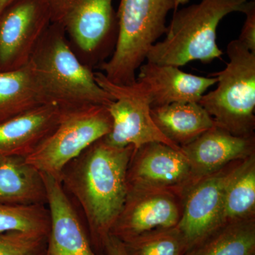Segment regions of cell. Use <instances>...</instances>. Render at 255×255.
<instances>
[{
  "mask_svg": "<svg viewBox=\"0 0 255 255\" xmlns=\"http://www.w3.org/2000/svg\"><path fill=\"white\" fill-rule=\"evenodd\" d=\"M134 151L132 145L117 147L102 137L69 162L60 173L63 189L81 210L96 253H102L123 209Z\"/></svg>",
  "mask_w": 255,
  "mask_h": 255,
  "instance_id": "1",
  "label": "cell"
},
{
  "mask_svg": "<svg viewBox=\"0 0 255 255\" xmlns=\"http://www.w3.org/2000/svg\"><path fill=\"white\" fill-rule=\"evenodd\" d=\"M47 103L61 110L109 106L113 98L97 84L92 68L82 63L65 31L51 23L28 62Z\"/></svg>",
  "mask_w": 255,
  "mask_h": 255,
  "instance_id": "2",
  "label": "cell"
},
{
  "mask_svg": "<svg viewBox=\"0 0 255 255\" xmlns=\"http://www.w3.org/2000/svg\"><path fill=\"white\" fill-rule=\"evenodd\" d=\"M248 0H201L174 11L164 38L149 50L146 61L180 67L195 60L210 63L223 51L216 42L220 22L241 11Z\"/></svg>",
  "mask_w": 255,
  "mask_h": 255,
  "instance_id": "3",
  "label": "cell"
},
{
  "mask_svg": "<svg viewBox=\"0 0 255 255\" xmlns=\"http://www.w3.org/2000/svg\"><path fill=\"white\" fill-rule=\"evenodd\" d=\"M171 10L174 11V0H121L115 48L99 66L109 80L117 85L136 81L149 50L165 33Z\"/></svg>",
  "mask_w": 255,
  "mask_h": 255,
  "instance_id": "4",
  "label": "cell"
},
{
  "mask_svg": "<svg viewBox=\"0 0 255 255\" xmlns=\"http://www.w3.org/2000/svg\"><path fill=\"white\" fill-rule=\"evenodd\" d=\"M226 68L211 74L217 87L204 94L199 103L217 127L238 136L255 135V53L238 39L227 46Z\"/></svg>",
  "mask_w": 255,
  "mask_h": 255,
  "instance_id": "5",
  "label": "cell"
},
{
  "mask_svg": "<svg viewBox=\"0 0 255 255\" xmlns=\"http://www.w3.org/2000/svg\"><path fill=\"white\" fill-rule=\"evenodd\" d=\"M108 107L91 105L61 110L58 126L49 136L25 159L40 172L59 180L69 162L112 130Z\"/></svg>",
  "mask_w": 255,
  "mask_h": 255,
  "instance_id": "6",
  "label": "cell"
},
{
  "mask_svg": "<svg viewBox=\"0 0 255 255\" xmlns=\"http://www.w3.org/2000/svg\"><path fill=\"white\" fill-rule=\"evenodd\" d=\"M51 22L65 31L69 41L92 68L112 55L118 35L112 0H49Z\"/></svg>",
  "mask_w": 255,
  "mask_h": 255,
  "instance_id": "7",
  "label": "cell"
},
{
  "mask_svg": "<svg viewBox=\"0 0 255 255\" xmlns=\"http://www.w3.org/2000/svg\"><path fill=\"white\" fill-rule=\"evenodd\" d=\"M95 76L97 84L114 100L108 107L112 128L110 133L104 137L107 142L119 147L132 145L135 150L145 144L160 142L182 150L160 131L152 120L150 97L141 82L117 85L101 71L95 72Z\"/></svg>",
  "mask_w": 255,
  "mask_h": 255,
  "instance_id": "8",
  "label": "cell"
},
{
  "mask_svg": "<svg viewBox=\"0 0 255 255\" xmlns=\"http://www.w3.org/2000/svg\"><path fill=\"white\" fill-rule=\"evenodd\" d=\"M49 0H14L0 14V72L27 65L51 24Z\"/></svg>",
  "mask_w": 255,
  "mask_h": 255,
  "instance_id": "9",
  "label": "cell"
},
{
  "mask_svg": "<svg viewBox=\"0 0 255 255\" xmlns=\"http://www.w3.org/2000/svg\"><path fill=\"white\" fill-rule=\"evenodd\" d=\"M197 180L182 151L160 142L134 151L128 168V189L171 191L184 196Z\"/></svg>",
  "mask_w": 255,
  "mask_h": 255,
  "instance_id": "10",
  "label": "cell"
},
{
  "mask_svg": "<svg viewBox=\"0 0 255 255\" xmlns=\"http://www.w3.org/2000/svg\"><path fill=\"white\" fill-rule=\"evenodd\" d=\"M241 160L200 178L184 194L182 217L177 228L185 241L187 252L223 226L225 189Z\"/></svg>",
  "mask_w": 255,
  "mask_h": 255,
  "instance_id": "11",
  "label": "cell"
},
{
  "mask_svg": "<svg viewBox=\"0 0 255 255\" xmlns=\"http://www.w3.org/2000/svg\"><path fill=\"white\" fill-rule=\"evenodd\" d=\"M183 199L184 196L171 191L128 189L110 235L125 242L155 230L177 227Z\"/></svg>",
  "mask_w": 255,
  "mask_h": 255,
  "instance_id": "12",
  "label": "cell"
},
{
  "mask_svg": "<svg viewBox=\"0 0 255 255\" xmlns=\"http://www.w3.org/2000/svg\"><path fill=\"white\" fill-rule=\"evenodd\" d=\"M50 212V231L45 255H98L81 216L61 182L41 172Z\"/></svg>",
  "mask_w": 255,
  "mask_h": 255,
  "instance_id": "13",
  "label": "cell"
},
{
  "mask_svg": "<svg viewBox=\"0 0 255 255\" xmlns=\"http://www.w3.org/2000/svg\"><path fill=\"white\" fill-rule=\"evenodd\" d=\"M198 179L255 154V136H238L215 126L181 147Z\"/></svg>",
  "mask_w": 255,
  "mask_h": 255,
  "instance_id": "14",
  "label": "cell"
},
{
  "mask_svg": "<svg viewBox=\"0 0 255 255\" xmlns=\"http://www.w3.org/2000/svg\"><path fill=\"white\" fill-rule=\"evenodd\" d=\"M136 80L148 92L151 107L178 102H199L210 87L217 82L216 77L198 76L185 73L173 65L145 61L137 70Z\"/></svg>",
  "mask_w": 255,
  "mask_h": 255,
  "instance_id": "15",
  "label": "cell"
},
{
  "mask_svg": "<svg viewBox=\"0 0 255 255\" xmlns=\"http://www.w3.org/2000/svg\"><path fill=\"white\" fill-rule=\"evenodd\" d=\"M61 109L45 104L0 122V159H26L55 130Z\"/></svg>",
  "mask_w": 255,
  "mask_h": 255,
  "instance_id": "16",
  "label": "cell"
},
{
  "mask_svg": "<svg viewBox=\"0 0 255 255\" xmlns=\"http://www.w3.org/2000/svg\"><path fill=\"white\" fill-rule=\"evenodd\" d=\"M150 114L160 131L180 147L216 126L199 102H178L151 107Z\"/></svg>",
  "mask_w": 255,
  "mask_h": 255,
  "instance_id": "17",
  "label": "cell"
},
{
  "mask_svg": "<svg viewBox=\"0 0 255 255\" xmlns=\"http://www.w3.org/2000/svg\"><path fill=\"white\" fill-rule=\"evenodd\" d=\"M0 203L47 205L41 172L24 159H0Z\"/></svg>",
  "mask_w": 255,
  "mask_h": 255,
  "instance_id": "18",
  "label": "cell"
},
{
  "mask_svg": "<svg viewBox=\"0 0 255 255\" xmlns=\"http://www.w3.org/2000/svg\"><path fill=\"white\" fill-rule=\"evenodd\" d=\"M45 104L48 103L28 63L0 72V122Z\"/></svg>",
  "mask_w": 255,
  "mask_h": 255,
  "instance_id": "19",
  "label": "cell"
},
{
  "mask_svg": "<svg viewBox=\"0 0 255 255\" xmlns=\"http://www.w3.org/2000/svg\"><path fill=\"white\" fill-rule=\"evenodd\" d=\"M185 255H255V217L223 225Z\"/></svg>",
  "mask_w": 255,
  "mask_h": 255,
  "instance_id": "20",
  "label": "cell"
},
{
  "mask_svg": "<svg viewBox=\"0 0 255 255\" xmlns=\"http://www.w3.org/2000/svg\"><path fill=\"white\" fill-rule=\"evenodd\" d=\"M255 217V154L242 159L226 184L223 225Z\"/></svg>",
  "mask_w": 255,
  "mask_h": 255,
  "instance_id": "21",
  "label": "cell"
},
{
  "mask_svg": "<svg viewBox=\"0 0 255 255\" xmlns=\"http://www.w3.org/2000/svg\"><path fill=\"white\" fill-rule=\"evenodd\" d=\"M50 225L49 209L46 204L0 203V233L20 231L48 236Z\"/></svg>",
  "mask_w": 255,
  "mask_h": 255,
  "instance_id": "22",
  "label": "cell"
},
{
  "mask_svg": "<svg viewBox=\"0 0 255 255\" xmlns=\"http://www.w3.org/2000/svg\"><path fill=\"white\" fill-rule=\"evenodd\" d=\"M123 243L128 255H185L187 252L177 227L155 230Z\"/></svg>",
  "mask_w": 255,
  "mask_h": 255,
  "instance_id": "23",
  "label": "cell"
},
{
  "mask_svg": "<svg viewBox=\"0 0 255 255\" xmlns=\"http://www.w3.org/2000/svg\"><path fill=\"white\" fill-rule=\"evenodd\" d=\"M48 238L34 233H0V255H45Z\"/></svg>",
  "mask_w": 255,
  "mask_h": 255,
  "instance_id": "24",
  "label": "cell"
},
{
  "mask_svg": "<svg viewBox=\"0 0 255 255\" xmlns=\"http://www.w3.org/2000/svg\"><path fill=\"white\" fill-rule=\"evenodd\" d=\"M241 12L246 14V21L238 40L248 50L255 53V1H247Z\"/></svg>",
  "mask_w": 255,
  "mask_h": 255,
  "instance_id": "25",
  "label": "cell"
},
{
  "mask_svg": "<svg viewBox=\"0 0 255 255\" xmlns=\"http://www.w3.org/2000/svg\"><path fill=\"white\" fill-rule=\"evenodd\" d=\"M102 253L105 255H128L123 242L112 235L106 239Z\"/></svg>",
  "mask_w": 255,
  "mask_h": 255,
  "instance_id": "26",
  "label": "cell"
},
{
  "mask_svg": "<svg viewBox=\"0 0 255 255\" xmlns=\"http://www.w3.org/2000/svg\"><path fill=\"white\" fill-rule=\"evenodd\" d=\"M14 0H0V14Z\"/></svg>",
  "mask_w": 255,
  "mask_h": 255,
  "instance_id": "27",
  "label": "cell"
},
{
  "mask_svg": "<svg viewBox=\"0 0 255 255\" xmlns=\"http://www.w3.org/2000/svg\"><path fill=\"white\" fill-rule=\"evenodd\" d=\"M189 1V0H174V11L179 9L180 5L186 4Z\"/></svg>",
  "mask_w": 255,
  "mask_h": 255,
  "instance_id": "28",
  "label": "cell"
}]
</instances>
